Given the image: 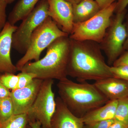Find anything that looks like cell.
<instances>
[{
  "label": "cell",
  "mask_w": 128,
  "mask_h": 128,
  "mask_svg": "<svg viewBox=\"0 0 128 128\" xmlns=\"http://www.w3.org/2000/svg\"><path fill=\"white\" fill-rule=\"evenodd\" d=\"M70 39L67 75L80 82L113 77L100 44L89 40Z\"/></svg>",
  "instance_id": "cell-1"
},
{
  "label": "cell",
  "mask_w": 128,
  "mask_h": 128,
  "mask_svg": "<svg viewBox=\"0 0 128 128\" xmlns=\"http://www.w3.org/2000/svg\"><path fill=\"white\" fill-rule=\"evenodd\" d=\"M60 98L70 111L79 118L106 103L109 100L94 84L66 78L57 85Z\"/></svg>",
  "instance_id": "cell-2"
},
{
  "label": "cell",
  "mask_w": 128,
  "mask_h": 128,
  "mask_svg": "<svg viewBox=\"0 0 128 128\" xmlns=\"http://www.w3.org/2000/svg\"><path fill=\"white\" fill-rule=\"evenodd\" d=\"M70 46L69 36L58 38L48 46L42 58L28 62L20 71L34 73L37 79L42 80L60 81L67 78Z\"/></svg>",
  "instance_id": "cell-3"
},
{
  "label": "cell",
  "mask_w": 128,
  "mask_h": 128,
  "mask_svg": "<svg viewBox=\"0 0 128 128\" xmlns=\"http://www.w3.org/2000/svg\"><path fill=\"white\" fill-rule=\"evenodd\" d=\"M69 34L62 31L55 22L48 16L34 32L26 52L16 64L18 71L26 64L34 60H40L41 53L58 38Z\"/></svg>",
  "instance_id": "cell-4"
},
{
  "label": "cell",
  "mask_w": 128,
  "mask_h": 128,
  "mask_svg": "<svg viewBox=\"0 0 128 128\" xmlns=\"http://www.w3.org/2000/svg\"><path fill=\"white\" fill-rule=\"evenodd\" d=\"M54 80H44L36 100L27 112L31 128H50L56 103L52 86Z\"/></svg>",
  "instance_id": "cell-5"
},
{
  "label": "cell",
  "mask_w": 128,
  "mask_h": 128,
  "mask_svg": "<svg viewBox=\"0 0 128 128\" xmlns=\"http://www.w3.org/2000/svg\"><path fill=\"white\" fill-rule=\"evenodd\" d=\"M116 2L101 9L92 17L81 23H74L70 38L79 41L89 40L100 44L109 26Z\"/></svg>",
  "instance_id": "cell-6"
},
{
  "label": "cell",
  "mask_w": 128,
  "mask_h": 128,
  "mask_svg": "<svg viewBox=\"0 0 128 128\" xmlns=\"http://www.w3.org/2000/svg\"><path fill=\"white\" fill-rule=\"evenodd\" d=\"M127 9L112 16L110 25L102 41L99 44L102 50L106 56L108 64L112 66L124 52V47L127 39V33L124 20Z\"/></svg>",
  "instance_id": "cell-7"
},
{
  "label": "cell",
  "mask_w": 128,
  "mask_h": 128,
  "mask_svg": "<svg viewBox=\"0 0 128 128\" xmlns=\"http://www.w3.org/2000/svg\"><path fill=\"white\" fill-rule=\"evenodd\" d=\"M48 0H41L13 33L12 48L20 54H25L33 33L48 16Z\"/></svg>",
  "instance_id": "cell-8"
},
{
  "label": "cell",
  "mask_w": 128,
  "mask_h": 128,
  "mask_svg": "<svg viewBox=\"0 0 128 128\" xmlns=\"http://www.w3.org/2000/svg\"><path fill=\"white\" fill-rule=\"evenodd\" d=\"M43 81L36 78L26 87L11 91L14 114L27 113L36 100Z\"/></svg>",
  "instance_id": "cell-9"
},
{
  "label": "cell",
  "mask_w": 128,
  "mask_h": 128,
  "mask_svg": "<svg viewBox=\"0 0 128 128\" xmlns=\"http://www.w3.org/2000/svg\"><path fill=\"white\" fill-rule=\"evenodd\" d=\"M48 16L63 32L70 35L73 30V4L66 0H48Z\"/></svg>",
  "instance_id": "cell-10"
},
{
  "label": "cell",
  "mask_w": 128,
  "mask_h": 128,
  "mask_svg": "<svg viewBox=\"0 0 128 128\" xmlns=\"http://www.w3.org/2000/svg\"><path fill=\"white\" fill-rule=\"evenodd\" d=\"M17 27L7 22L0 32V74H15L18 71L12 62L10 55L12 35Z\"/></svg>",
  "instance_id": "cell-11"
},
{
  "label": "cell",
  "mask_w": 128,
  "mask_h": 128,
  "mask_svg": "<svg viewBox=\"0 0 128 128\" xmlns=\"http://www.w3.org/2000/svg\"><path fill=\"white\" fill-rule=\"evenodd\" d=\"M56 110L50 121V128H83L82 118L73 114L59 96L55 98Z\"/></svg>",
  "instance_id": "cell-12"
},
{
  "label": "cell",
  "mask_w": 128,
  "mask_h": 128,
  "mask_svg": "<svg viewBox=\"0 0 128 128\" xmlns=\"http://www.w3.org/2000/svg\"><path fill=\"white\" fill-rule=\"evenodd\" d=\"M96 88L109 100H118L128 97V82L114 77L95 82Z\"/></svg>",
  "instance_id": "cell-13"
},
{
  "label": "cell",
  "mask_w": 128,
  "mask_h": 128,
  "mask_svg": "<svg viewBox=\"0 0 128 128\" xmlns=\"http://www.w3.org/2000/svg\"><path fill=\"white\" fill-rule=\"evenodd\" d=\"M118 100H109L106 103L88 112L82 117L84 124L114 119Z\"/></svg>",
  "instance_id": "cell-14"
},
{
  "label": "cell",
  "mask_w": 128,
  "mask_h": 128,
  "mask_svg": "<svg viewBox=\"0 0 128 128\" xmlns=\"http://www.w3.org/2000/svg\"><path fill=\"white\" fill-rule=\"evenodd\" d=\"M100 10L95 0H81L73 4V22L81 23L87 20Z\"/></svg>",
  "instance_id": "cell-15"
},
{
  "label": "cell",
  "mask_w": 128,
  "mask_h": 128,
  "mask_svg": "<svg viewBox=\"0 0 128 128\" xmlns=\"http://www.w3.org/2000/svg\"><path fill=\"white\" fill-rule=\"evenodd\" d=\"M41 0H19L9 13L8 22L15 25L19 21L22 20L34 10Z\"/></svg>",
  "instance_id": "cell-16"
},
{
  "label": "cell",
  "mask_w": 128,
  "mask_h": 128,
  "mask_svg": "<svg viewBox=\"0 0 128 128\" xmlns=\"http://www.w3.org/2000/svg\"><path fill=\"white\" fill-rule=\"evenodd\" d=\"M28 119L26 114H14L6 121L0 124V128H28Z\"/></svg>",
  "instance_id": "cell-17"
},
{
  "label": "cell",
  "mask_w": 128,
  "mask_h": 128,
  "mask_svg": "<svg viewBox=\"0 0 128 128\" xmlns=\"http://www.w3.org/2000/svg\"><path fill=\"white\" fill-rule=\"evenodd\" d=\"M114 120L128 127V97L118 100Z\"/></svg>",
  "instance_id": "cell-18"
},
{
  "label": "cell",
  "mask_w": 128,
  "mask_h": 128,
  "mask_svg": "<svg viewBox=\"0 0 128 128\" xmlns=\"http://www.w3.org/2000/svg\"><path fill=\"white\" fill-rule=\"evenodd\" d=\"M14 115L13 107L10 96L0 99V124Z\"/></svg>",
  "instance_id": "cell-19"
},
{
  "label": "cell",
  "mask_w": 128,
  "mask_h": 128,
  "mask_svg": "<svg viewBox=\"0 0 128 128\" xmlns=\"http://www.w3.org/2000/svg\"><path fill=\"white\" fill-rule=\"evenodd\" d=\"M0 82L9 90H14L17 88L18 77L14 73H5L0 74Z\"/></svg>",
  "instance_id": "cell-20"
},
{
  "label": "cell",
  "mask_w": 128,
  "mask_h": 128,
  "mask_svg": "<svg viewBox=\"0 0 128 128\" xmlns=\"http://www.w3.org/2000/svg\"><path fill=\"white\" fill-rule=\"evenodd\" d=\"M17 76L18 77V82L17 89L26 87L30 84L34 79L36 78V74L30 72H21L20 73H18Z\"/></svg>",
  "instance_id": "cell-21"
},
{
  "label": "cell",
  "mask_w": 128,
  "mask_h": 128,
  "mask_svg": "<svg viewBox=\"0 0 128 128\" xmlns=\"http://www.w3.org/2000/svg\"><path fill=\"white\" fill-rule=\"evenodd\" d=\"M110 70L113 76L119 78L128 82V65H122L118 66H111Z\"/></svg>",
  "instance_id": "cell-22"
},
{
  "label": "cell",
  "mask_w": 128,
  "mask_h": 128,
  "mask_svg": "<svg viewBox=\"0 0 128 128\" xmlns=\"http://www.w3.org/2000/svg\"><path fill=\"white\" fill-rule=\"evenodd\" d=\"M8 4L4 0H0V32L6 22V8Z\"/></svg>",
  "instance_id": "cell-23"
},
{
  "label": "cell",
  "mask_w": 128,
  "mask_h": 128,
  "mask_svg": "<svg viewBox=\"0 0 128 128\" xmlns=\"http://www.w3.org/2000/svg\"><path fill=\"white\" fill-rule=\"evenodd\" d=\"M114 119L104 120L84 124L83 128H108L114 122Z\"/></svg>",
  "instance_id": "cell-24"
},
{
  "label": "cell",
  "mask_w": 128,
  "mask_h": 128,
  "mask_svg": "<svg viewBox=\"0 0 128 128\" xmlns=\"http://www.w3.org/2000/svg\"><path fill=\"white\" fill-rule=\"evenodd\" d=\"M122 65H128V51H124L112 66H116Z\"/></svg>",
  "instance_id": "cell-25"
},
{
  "label": "cell",
  "mask_w": 128,
  "mask_h": 128,
  "mask_svg": "<svg viewBox=\"0 0 128 128\" xmlns=\"http://www.w3.org/2000/svg\"><path fill=\"white\" fill-rule=\"evenodd\" d=\"M114 13L121 12L126 9L128 5V0H117Z\"/></svg>",
  "instance_id": "cell-26"
},
{
  "label": "cell",
  "mask_w": 128,
  "mask_h": 128,
  "mask_svg": "<svg viewBox=\"0 0 128 128\" xmlns=\"http://www.w3.org/2000/svg\"><path fill=\"white\" fill-rule=\"evenodd\" d=\"M101 9H104L116 2L117 0H95Z\"/></svg>",
  "instance_id": "cell-27"
},
{
  "label": "cell",
  "mask_w": 128,
  "mask_h": 128,
  "mask_svg": "<svg viewBox=\"0 0 128 128\" xmlns=\"http://www.w3.org/2000/svg\"><path fill=\"white\" fill-rule=\"evenodd\" d=\"M10 92L0 82V99L10 96Z\"/></svg>",
  "instance_id": "cell-28"
},
{
  "label": "cell",
  "mask_w": 128,
  "mask_h": 128,
  "mask_svg": "<svg viewBox=\"0 0 128 128\" xmlns=\"http://www.w3.org/2000/svg\"><path fill=\"white\" fill-rule=\"evenodd\" d=\"M126 21L124 22L126 28V31H127V38L126 42L124 45V52L128 51V14L127 16H126Z\"/></svg>",
  "instance_id": "cell-29"
},
{
  "label": "cell",
  "mask_w": 128,
  "mask_h": 128,
  "mask_svg": "<svg viewBox=\"0 0 128 128\" xmlns=\"http://www.w3.org/2000/svg\"><path fill=\"white\" fill-rule=\"evenodd\" d=\"M108 128H128V127L120 122L114 121Z\"/></svg>",
  "instance_id": "cell-30"
},
{
  "label": "cell",
  "mask_w": 128,
  "mask_h": 128,
  "mask_svg": "<svg viewBox=\"0 0 128 128\" xmlns=\"http://www.w3.org/2000/svg\"><path fill=\"white\" fill-rule=\"evenodd\" d=\"M66 1L70 2L72 4H77L81 0H66Z\"/></svg>",
  "instance_id": "cell-31"
},
{
  "label": "cell",
  "mask_w": 128,
  "mask_h": 128,
  "mask_svg": "<svg viewBox=\"0 0 128 128\" xmlns=\"http://www.w3.org/2000/svg\"><path fill=\"white\" fill-rule=\"evenodd\" d=\"M4 0L8 4H11L12 2H14L15 0Z\"/></svg>",
  "instance_id": "cell-32"
}]
</instances>
